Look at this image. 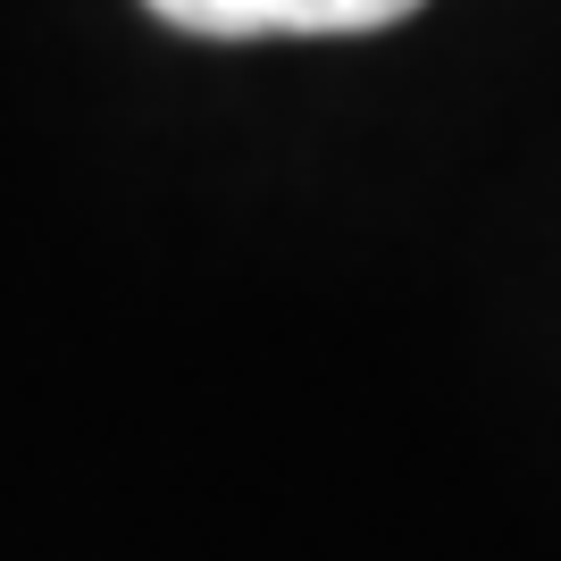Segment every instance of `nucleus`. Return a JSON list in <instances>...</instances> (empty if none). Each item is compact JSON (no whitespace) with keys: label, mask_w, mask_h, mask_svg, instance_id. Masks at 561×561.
Instances as JSON below:
<instances>
[{"label":"nucleus","mask_w":561,"mask_h":561,"mask_svg":"<svg viewBox=\"0 0 561 561\" xmlns=\"http://www.w3.org/2000/svg\"><path fill=\"white\" fill-rule=\"evenodd\" d=\"M160 25L202 43H260V34H377L420 0H142Z\"/></svg>","instance_id":"f257e3e1"}]
</instances>
